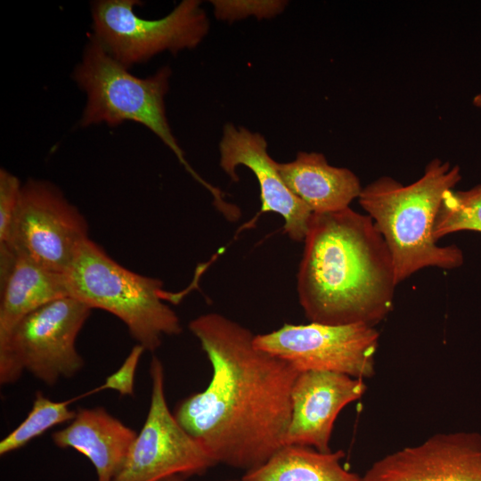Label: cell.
<instances>
[{"label": "cell", "mask_w": 481, "mask_h": 481, "mask_svg": "<svg viewBox=\"0 0 481 481\" xmlns=\"http://www.w3.org/2000/svg\"><path fill=\"white\" fill-rule=\"evenodd\" d=\"M212 367L208 387L181 400L174 415L217 464L248 471L284 445L291 391L300 373L254 345L255 334L217 313L189 322Z\"/></svg>", "instance_id": "6da1fadb"}, {"label": "cell", "mask_w": 481, "mask_h": 481, "mask_svg": "<svg viewBox=\"0 0 481 481\" xmlns=\"http://www.w3.org/2000/svg\"><path fill=\"white\" fill-rule=\"evenodd\" d=\"M304 242L297 291L311 322L375 327L393 310V260L370 216L313 213Z\"/></svg>", "instance_id": "7a4b0ae2"}, {"label": "cell", "mask_w": 481, "mask_h": 481, "mask_svg": "<svg viewBox=\"0 0 481 481\" xmlns=\"http://www.w3.org/2000/svg\"><path fill=\"white\" fill-rule=\"evenodd\" d=\"M461 179L459 167L434 159L409 185L381 176L362 189L359 203L387 246L397 284L425 267L451 270L463 264L457 246H439L433 235L443 196Z\"/></svg>", "instance_id": "3957f363"}, {"label": "cell", "mask_w": 481, "mask_h": 481, "mask_svg": "<svg viewBox=\"0 0 481 481\" xmlns=\"http://www.w3.org/2000/svg\"><path fill=\"white\" fill-rule=\"evenodd\" d=\"M65 275L69 297L118 317L145 350L154 352L164 336L183 330L178 315L164 302L170 297L162 281L120 265L90 239Z\"/></svg>", "instance_id": "277c9868"}, {"label": "cell", "mask_w": 481, "mask_h": 481, "mask_svg": "<svg viewBox=\"0 0 481 481\" xmlns=\"http://www.w3.org/2000/svg\"><path fill=\"white\" fill-rule=\"evenodd\" d=\"M170 77L167 66L144 78L134 76L91 37L73 73L75 82L86 94L79 125L86 127L102 123L110 126L124 121L139 123L155 134L199 180L200 177L186 162L167 118L165 96Z\"/></svg>", "instance_id": "5b68a950"}, {"label": "cell", "mask_w": 481, "mask_h": 481, "mask_svg": "<svg viewBox=\"0 0 481 481\" xmlns=\"http://www.w3.org/2000/svg\"><path fill=\"white\" fill-rule=\"evenodd\" d=\"M91 311L64 297L23 317L0 343L1 385L15 383L24 371L48 386L75 376L84 366L76 340Z\"/></svg>", "instance_id": "8992f818"}, {"label": "cell", "mask_w": 481, "mask_h": 481, "mask_svg": "<svg viewBox=\"0 0 481 481\" xmlns=\"http://www.w3.org/2000/svg\"><path fill=\"white\" fill-rule=\"evenodd\" d=\"M137 0H101L92 4L94 37L119 63L131 66L158 53L197 47L209 29L198 0H183L170 13L149 20L136 15Z\"/></svg>", "instance_id": "52a82bcc"}, {"label": "cell", "mask_w": 481, "mask_h": 481, "mask_svg": "<svg viewBox=\"0 0 481 481\" xmlns=\"http://www.w3.org/2000/svg\"><path fill=\"white\" fill-rule=\"evenodd\" d=\"M151 395L147 417L111 481H160L172 476L204 474L216 465L209 452L176 420L166 401L164 367L152 356Z\"/></svg>", "instance_id": "ba28073f"}, {"label": "cell", "mask_w": 481, "mask_h": 481, "mask_svg": "<svg viewBox=\"0 0 481 481\" xmlns=\"http://www.w3.org/2000/svg\"><path fill=\"white\" fill-rule=\"evenodd\" d=\"M379 339L375 327L363 323H285L273 331L255 335L254 345L299 372L332 371L365 379L375 374Z\"/></svg>", "instance_id": "9c48e42d"}, {"label": "cell", "mask_w": 481, "mask_h": 481, "mask_svg": "<svg viewBox=\"0 0 481 481\" xmlns=\"http://www.w3.org/2000/svg\"><path fill=\"white\" fill-rule=\"evenodd\" d=\"M88 239L85 217L57 187L35 179L22 185L12 232L15 254L66 274Z\"/></svg>", "instance_id": "30bf717a"}, {"label": "cell", "mask_w": 481, "mask_h": 481, "mask_svg": "<svg viewBox=\"0 0 481 481\" xmlns=\"http://www.w3.org/2000/svg\"><path fill=\"white\" fill-rule=\"evenodd\" d=\"M361 481H481V435L435 434L378 460Z\"/></svg>", "instance_id": "8fae6325"}, {"label": "cell", "mask_w": 481, "mask_h": 481, "mask_svg": "<svg viewBox=\"0 0 481 481\" xmlns=\"http://www.w3.org/2000/svg\"><path fill=\"white\" fill-rule=\"evenodd\" d=\"M220 167L233 182L235 171L245 166L255 175L260 188L261 212H273L284 219L283 229L294 241H304L313 212L282 180L278 162L267 152V143L259 133L226 124L219 143Z\"/></svg>", "instance_id": "7c38bea8"}, {"label": "cell", "mask_w": 481, "mask_h": 481, "mask_svg": "<svg viewBox=\"0 0 481 481\" xmlns=\"http://www.w3.org/2000/svg\"><path fill=\"white\" fill-rule=\"evenodd\" d=\"M364 379L346 374L308 371L297 377L291 391V417L284 445L330 452V441L340 412L366 392Z\"/></svg>", "instance_id": "4fadbf2b"}, {"label": "cell", "mask_w": 481, "mask_h": 481, "mask_svg": "<svg viewBox=\"0 0 481 481\" xmlns=\"http://www.w3.org/2000/svg\"><path fill=\"white\" fill-rule=\"evenodd\" d=\"M137 433L103 407L80 408L64 428L52 435L61 449L71 448L93 464L97 481H111L123 464Z\"/></svg>", "instance_id": "5bb4252c"}, {"label": "cell", "mask_w": 481, "mask_h": 481, "mask_svg": "<svg viewBox=\"0 0 481 481\" xmlns=\"http://www.w3.org/2000/svg\"><path fill=\"white\" fill-rule=\"evenodd\" d=\"M278 169L287 187L313 213L349 208L363 189L351 170L330 166L324 155L318 152H298L292 161L278 162Z\"/></svg>", "instance_id": "9a60e30c"}, {"label": "cell", "mask_w": 481, "mask_h": 481, "mask_svg": "<svg viewBox=\"0 0 481 481\" xmlns=\"http://www.w3.org/2000/svg\"><path fill=\"white\" fill-rule=\"evenodd\" d=\"M0 286V343L27 314L51 301L69 297L64 273L51 271L20 254H16Z\"/></svg>", "instance_id": "2e32d148"}, {"label": "cell", "mask_w": 481, "mask_h": 481, "mask_svg": "<svg viewBox=\"0 0 481 481\" xmlns=\"http://www.w3.org/2000/svg\"><path fill=\"white\" fill-rule=\"evenodd\" d=\"M343 451L322 452L314 448L286 444L262 465L245 471L241 481H361L341 464Z\"/></svg>", "instance_id": "e0dca14e"}, {"label": "cell", "mask_w": 481, "mask_h": 481, "mask_svg": "<svg viewBox=\"0 0 481 481\" xmlns=\"http://www.w3.org/2000/svg\"><path fill=\"white\" fill-rule=\"evenodd\" d=\"M69 401L55 402L37 392L32 408L25 420L0 442V455L20 449L32 439L55 425L72 420L77 411L69 408Z\"/></svg>", "instance_id": "ac0fdd59"}, {"label": "cell", "mask_w": 481, "mask_h": 481, "mask_svg": "<svg viewBox=\"0 0 481 481\" xmlns=\"http://www.w3.org/2000/svg\"><path fill=\"white\" fill-rule=\"evenodd\" d=\"M460 231L481 232V184L467 191H447L437 211L433 235L438 239Z\"/></svg>", "instance_id": "d6986e66"}, {"label": "cell", "mask_w": 481, "mask_h": 481, "mask_svg": "<svg viewBox=\"0 0 481 481\" xmlns=\"http://www.w3.org/2000/svg\"><path fill=\"white\" fill-rule=\"evenodd\" d=\"M21 183L17 176L0 169V270L11 267L16 254L12 248V232L19 205Z\"/></svg>", "instance_id": "ffe728a7"}, {"label": "cell", "mask_w": 481, "mask_h": 481, "mask_svg": "<svg viewBox=\"0 0 481 481\" xmlns=\"http://www.w3.org/2000/svg\"><path fill=\"white\" fill-rule=\"evenodd\" d=\"M216 19L232 22L249 16L270 19L282 12L288 4L281 0H212Z\"/></svg>", "instance_id": "44dd1931"}, {"label": "cell", "mask_w": 481, "mask_h": 481, "mask_svg": "<svg viewBox=\"0 0 481 481\" xmlns=\"http://www.w3.org/2000/svg\"><path fill=\"white\" fill-rule=\"evenodd\" d=\"M143 351L145 349L141 345L135 346L122 365L106 379L102 387L116 390L121 395H132L135 371Z\"/></svg>", "instance_id": "7402d4cb"}, {"label": "cell", "mask_w": 481, "mask_h": 481, "mask_svg": "<svg viewBox=\"0 0 481 481\" xmlns=\"http://www.w3.org/2000/svg\"><path fill=\"white\" fill-rule=\"evenodd\" d=\"M160 481H185V477H182V476H172V477H168L167 478H164ZM225 481H241V479H229V480H225Z\"/></svg>", "instance_id": "603a6c76"}, {"label": "cell", "mask_w": 481, "mask_h": 481, "mask_svg": "<svg viewBox=\"0 0 481 481\" xmlns=\"http://www.w3.org/2000/svg\"><path fill=\"white\" fill-rule=\"evenodd\" d=\"M473 104L481 109V94H477L473 98Z\"/></svg>", "instance_id": "cb8c5ba5"}]
</instances>
